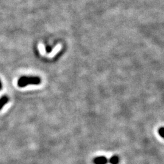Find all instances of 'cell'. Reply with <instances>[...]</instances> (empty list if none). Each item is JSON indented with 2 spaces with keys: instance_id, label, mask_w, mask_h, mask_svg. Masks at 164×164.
Wrapping results in <instances>:
<instances>
[{
  "instance_id": "obj_2",
  "label": "cell",
  "mask_w": 164,
  "mask_h": 164,
  "mask_svg": "<svg viewBox=\"0 0 164 164\" xmlns=\"http://www.w3.org/2000/svg\"><path fill=\"white\" fill-rule=\"evenodd\" d=\"M108 162V159L105 156H100L94 159V164H106Z\"/></svg>"
},
{
  "instance_id": "obj_5",
  "label": "cell",
  "mask_w": 164,
  "mask_h": 164,
  "mask_svg": "<svg viewBox=\"0 0 164 164\" xmlns=\"http://www.w3.org/2000/svg\"><path fill=\"white\" fill-rule=\"evenodd\" d=\"M158 133H159V135L161 136V137H164V128H163V127H161V128L159 129Z\"/></svg>"
},
{
  "instance_id": "obj_6",
  "label": "cell",
  "mask_w": 164,
  "mask_h": 164,
  "mask_svg": "<svg viewBox=\"0 0 164 164\" xmlns=\"http://www.w3.org/2000/svg\"><path fill=\"white\" fill-rule=\"evenodd\" d=\"M2 87H3V86H2V83H1V80H0V90H1V89H2Z\"/></svg>"
},
{
  "instance_id": "obj_3",
  "label": "cell",
  "mask_w": 164,
  "mask_h": 164,
  "mask_svg": "<svg viewBox=\"0 0 164 164\" xmlns=\"http://www.w3.org/2000/svg\"><path fill=\"white\" fill-rule=\"evenodd\" d=\"M9 98L6 96H3L1 98H0V110L3 108V106L7 103L9 102Z\"/></svg>"
},
{
  "instance_id": "obj_4",
  "label": "cell",
  "mask_w": 164,
  "mask_h": 164,
  "mask_svg": "<svg viewBox=\"0 0 164 164\" xmlns=\"http://www.w3.org/2000/svg\"><path fill=\"white\" fill-rule=\"evenodd\" d=\"M109 162L111 164H118L119 163V158L117 156L114 155L109 159Z\"/></svg>"
},
{
  "instance_id": "obj_1",
  "label": "cell",
  "mask_w": 164,
  "mask_h": 164,
  "mask_svg": "<svg viewBox=\"0 0 164 164\" xmlns=\"http://www.w3.org/2000/svg\"><path fill=\"white\" fill-rule=\"evenodd\" d=\"M41 79L38 77H32V76H22L18 79V86L20 88L25 87L29 84H40Z\"/></svg>"
}]
</instances>
